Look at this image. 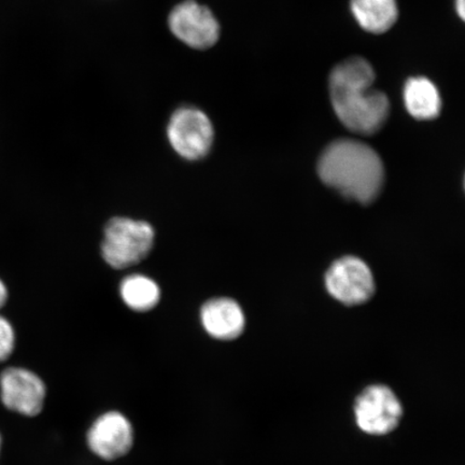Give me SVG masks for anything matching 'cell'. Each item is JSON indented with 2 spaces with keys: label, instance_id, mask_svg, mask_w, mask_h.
Wrapping results in <instances>:
<instances>
[{
  "label": "cell",
  "instance_id": "9c48e42d",
  "mask_svg": "<svg viewBox=\"0 0 465 465\" xmlns=\"http://www.w3.org/2000/svg\"><path fill=\"white\" fill-rule=\"evenodd\" d=\"M135 440L133 424L120 411H110L92 423L86 434L90 450L106 461H114L129 453Z\"/></svg>",
  "mask_w": 465,
  "mask_h": 465
},
{
  "label": "cell",
  "instance_id": "7c38bea8",
  "mask_svg": "<svg viewBox=\"0 0 465 465\" xmlns=\"http://www.w3.org/2000/svg\"><path fill=\"white\" fill-rule=\"evenodd\" d=\"M351 8L359 25L376 35L388 32L399 16L397 0H351Z\"/></svg>",
  "mask_w": 465,
  "mask_h": 465
},
{
  "label": "cell",
  "instance_id": "8992f818",
  "mask_svg": "<svg viewBox=\"0 0 465 465\" xmlns=\"http://www.w3.org/2000/svg\"><path fill=\"white\" fill-rule=\"evenodd\" d=\"M403 416V407L397 394L385 385H371L354 402V418L362 432L381 436L397 429Z\"/></svg>",
  "mask_w": 465,
  "mask_h": 465
},
{
  "label": "cell",
  "instance_id": "277c9868",
  "mask_svg": "<svg viewBox=\"0 0 465 465\" xmlns=\"http://www.w3.org/2000/svg\"><path fill=\"white\" fill-rule=\"evenodd\" d=\"M168 143L179 156L199 161L209 153L214 129L211 118L202 109L184 104L172 114L166 127Z\"/></svg>",
  "mask_w": 465,
  "mask_h": 465
},
{
  "label": "cell",
  "instance_id": "9a60e30c",
  "mask_svg": "<svg viewBox=\"0 0 465 465\" xmlns=\"http://www.w3.org/2000/svg\"><path fill=\"white\" fill-rule=\"evenodd\" d=\"M8 296V289L2 279H0V310L7 303Z\"/></svg>",
  "mask_w": 465,
  "mask_h": 465
},
{
  "label": "cell",
  "instance_id": "8fae6325",
  "mask_svg": "<svg viewBox=\"0 0 465 465\" xmlns=\"http://www.w3.org/2000/svg\"><path fill=\"white\" fill-rule=\"evenodd\" d=\"M403 98L407 112L417 120L438 118L441 109V98L438 87L426 77L407 80Z\"/></svg>",
  "mask_w": 465,
  "mask_h": 465
},
{
  "label": "cell",
  "instance_id": "ba28073f",
  "mask_svg": "<svg viewBox=\"0 0 465 465\" xmlns=\"http://www.w3.org/2000/svg\"><path fill=\"white\" fill-rule=\"evenodd\" d=\"M325 286L334 299L351 306L365 303L375 292L370 267L354 257L334 262L325 275Z\"/></svg>",
  "mask_w": 465,
  "mask_h": 465
},
{
  "label": "cell",
  "instance_id": "2e32d148",
  "mask_svg": "<svg viewBox=\"0 0 465 465\" xmlns=\"http://www.w3.org/2000/svg\"><path fill=\"white\" fill-rule=\"evenodd\" d=\"M456 10L461 20L465 19V0H456Z\"/></svg>",
  "mask_w": 465,
  "mask_h": 465
},
{
  "label": "cell",
  "instance_id": "3957f363",
  "mask_svg": "<svg viewBox=\"0 0 465 465\" xmlns=\"http://www.w3.org/2000/svg\"><path fill=\"white\" fill-rule=\"evenodd\" d=\"M154 240V229L145 221L115 217L104 228L103 259L113 269H127L147 258Z\"/></svg>",
  "mask_w": 465,
  "mask_h": 465
},
{
  "label": "cell",
  "instance_id": "5b68a950",
  "mask_svg": "<svg viewBox=\"0 0 465 465\" xmlns=\"http://www.w3.org/2000/svg\"><path fill=\"white\" fill-rule=\"evenodd\" d=\"M167 26L180 43L199 51L213 48L221 35L217 16L197 0H183L174 5L167 16Z\"/></svg>",
  "mask_w": 465,
  "mask_h": 465
},
{
  "label": "cell",
  "instance_id": "4fadbf2b",
  "mask_svg": "<svg viewBox=\"0 0 465 465\" xmlns=\"http://www.w3.org/2000/svg\"><path fill=\"white\" fill-rule=\"evenodd\" d=\"M120 295L132 311L145 312L153 311L159 304L161 290L153 278L134 274L122 281Z\"/></svg>",
  "mask_w": 465,
  "mask_h": 465
},
{
  "label": "cell",
  "instance_id": "52a82bcc",
  "mask_svg": "<svg viewBox=\"0 0 465 465\" xmlns=\"http://www.w3.org/2000/svg\"><path fill=\"white\" fill-rule=\"evenodd\" d=\"M45 398V383L35 371L10 366L0 373V401L8 411L36 417L44 410Z\"/></svg>",
  "mask_w": 465,
  "mask_h": 465
},
{
  "label": "cell",
  "instance_id": "30bf717a",
  "mask_svg": "<svg viewBox=\"0 0 465 465\" xmlns=\"http://www.w3.org/2000/svg\"><path fill=\"white\" fill-rule=\"evenodd\" d=\"M201 322L209 336L219 341H232L245 329V315L242 307L228 298L206 302L201 310Z\"/></svg>",
  "mask_w": 465,
  "mask_h": 465
},
{
  "label": "cell",
  "instance_id": "7a4b0ae2",
  "mask_svg": "<svg viewBox=\"0 0 465 465\" xmlns=\"http://www.w3.org/2000/svg\"><path fill=\"white\" fill-rule=\"evenodd\" d=\"M318 172L329 187L361 203L376 199L385 174L376 151L352 139H340L331 143L320 158Z\"/></svg>",
  "mask_w": 465,
  "mask_h": 465
},
{
  "label": "cell",
  "instance_id": "e0dca14e",
  "mask_svg": "<svg viewBox=\"0 0 465 465\" xmlns=\"http://www.w3.org/2000/svg\"><path fill=\"white\" fill-rule=\"evenodd\" d=\"M2 447H3V438H2V434H0V452H2Z\"/></svg>",
  "mask_w": 465,
  "mask_h": 465
},
{
  "label": "cell",
  "instance_id": "5bb4252c",
  "mask_svg": "<svg viewBox=\"0 0 465 465\" xmlns=\"http://www.w3.org/2000/svg\"><path fill=\"white\" fill-rule=\"evenodd\" d=\"M16 345V335L13 323L0 315V363L13 356Z\"/></svg>",
  "mask_w": 465,
  "mask_h": 465
},
{
  "label": "cell",
  "instance_id": "6da1fadb",
  "mask_svg": "<svg viewBox=\"0 0 465 465\" xmlns=\"http://www.w3.org/2000/svg\"><path fill=\"white\" fill-rule=\"evenodd\" d=\"M376 75L362 57H351L330 75L331 102L337 118L348 130L371 135L381 129L391 112L385 93L373 89Z\"/></svg>",
  "mask_w": 465,
  "mask_h": 465
}]
</instances>
